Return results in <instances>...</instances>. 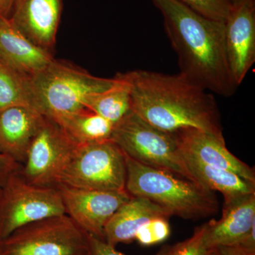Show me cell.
<instances>
[{"instance_id":"cell-18","label":"cell","mask_w":255,"mask_h":255,"mask_svg":"<svg viewBox=\"0 0 255 255\" xmlns=\"http://www.w3.org/2000/svg\"><path fill=\"white\" fill-rule=\"evenodd\" d=\"M182 154L196 182L210 191H219L223 199L255 193L254 183L230 171L208 165L183 151Z\"/></svg>"},{"instance_id":"cell-2","label":"cell","mask_w":255,"mask_h":255,"mask_svg":"<svg viewBox=\"0 0 255 255\" xmlns=\"http://www.w3.org/2000/svg\"><path fill=\"white\" fill-rule=\"evenodd\" d=\"M177 55L179 73L222 97L236 93L225 44L224 21L206 17L178 0H152Z\"/></svg>"},{"instance_id":"cell-15","label":"cell","mask_w":255,"mask_h":255,"mask_svg":"<svg viewBox=\"0 0 255 255\" xmlns=\"http://www.w3.org/2000/svg\"><path fill=\"white\" fill-rule=\"evenodd\" d=\"M44 116L35 109L16 106L0 111V154L23 164Z\"/></svg>"},{"instance_id":"cell-8","label":"cell","mask_w":255,"mask_h":255,"mask_svg":"<svg viewBox=\"0 0 255 255\" xmlns=\"http://www.w3.org/2000/svg\"><path fill=\"white\" fill-rule=\"evenodd\" d=\"M21 167L0 187V240L28 223L65 214L57 187L31 184L23 177Z\"/></svg>"},{"instance_id":"cell-17","label":"cell","mask_w":255,"mask_h":255,"mask_svg":"<svg viewBox=\"0 0 255 255\" xmlns=\"http://www.w3.org/2000/svg\"><path fill=\"white\" fill-rule=\"evenodd\" d=\"M163 208L145 198L131 196L109 220L104 230V241L116 247L135 241L139 228L157 217H170Z\"/></svg>"},{"instance_id":"cell-30","label":"cell","mask_w":255,"mask_h":255,"mask_svg":"<svg viewBox=\"0 0 255 255\" xmlns=\"http://www.w3.org/2000/svg\"><path fill=\"white\" fill-rule=\"evenodd\" d=\"M90 255V253H89V254H88V255Z\"/></svg>"},{"instance_id":"cell-29","label":"cell","mask_w":255,"mask_h":255,"mask_svg":"<svg viewBox=\"0 0 255 255\" xmlns=\"http://www.w3.org/2000/svg\"><path fill=\"white\" fill-rule=\"evenodd\" d=\"M231 2L232 3V4H235V3H237L238 1H241V0H230Z\"/></svg>"},{"instance_id":"cell-25","label":"cell","mask_w":255,"mask_h":255,"mask_svg":"<svg viewBox=\"0 0 255 255\" xmlns=\"http://www.w3.org/2000/svg\"><path fill=\"white\" fill-rule=\"evenodd\" d=\"M90 255H125L116 250L115 247L110 246L104 240L88 235ZM171 247L164 246L158 253L154 255H168Z\"/></svg>"},{"instance_id":"cell-21","label":"cell","mask_w":255,"mask_h":255,"mask_svg":"<svg viewBox=\"0 0 255 255\" xmlns=\"http://www.w3.org/2000/svg\"><path fill=\"white\" fill-rule=\"evenodd\" d=\"M16 106L35 109L31 78L0 60V111Z\"/></svg>"},{"instance_id":"cell-12","label":"cell","mask_w":255,"mask_h":255,"mask_svg":"<svg viewBox=\"0 0 255 255\" xmlns=\"http://www.w3.org/2000/svg\"><path fill=\"white\" fill-rule=\"evenodd\" d=\"M63 0H16L9 20L35 46L53 54Z\"/></svg>"},{"instance_id":"cell-9","label":"cell","mask_w":255,"mask_h":255,"mask_svg":"<svg viewBox=\"0 0 255 255\" xmlns=\"http://www.w3.org/2000/svg\"><path fill=\"white\" fill-rule=\"evenodd\" d=\"M78 145L55 121L44 116L21 167L23 177L34 185L56 187Z\"/></svg>"},{"instance_id":"cell-3","label":"cell","mask_w":255,"mask_h":255,"mask_svg":"<svg viewBox=\"0 0 255 255\" xmlns=\"http://www.w3.org/2000/svg\"><path fill=\"white\" fill-rule=\"evenodd\" d=\"M125 154V153H124ZM126 190L163 208L171 216L199 219L216 214L219 207L214 191L161 169L140 163L126 155Z\"/></svg>"},{"instance_id":"cell-23","label":"cell","mask_w":255,"mask_h":255,"mask_svg":"<svg viewBox=\"0 0 255 255\" xmlns=\"http://www.w3.org/2000/svg\"><path fill=\"white\" fill-rule=\"evenodd\" d=\"M178 1L206 17L220 21H226L233 6L230 0H178Z\"/></svg>"},{"instance_id":"cell-13","label":"cell","mask_w":255,"mask_h":255,"mask_svg":"<svg viewBox=\"0 0 255 255\" xmlns=\"http://www.w3.org/2000/svg\"><path fill=\"white\" fill-rule=\"evenodd\" d=\"M255 226V193L224 199L222 216L205 223L206 249L237 244Z\"/></svg>"},{"instance_id":"cell-10","label":"cell","mask_w":255,"mask_h":255,"mask_svg":"<svg viewBox=\"0 0 255 255\" xmlns=\"http://www.w3.org/2000/svg\"><path fill=\"white\" fill-rule=\"evenodd\" d=\"M65 214L85 231L104 240V230L109 220L131 196L127 191L92 190L56 186Z\"/></svg>"},{"instance_id":"cell-22","label":"cell","mask_w":255,"mask_h":255,"mask_svg":"<svg viewBox=\"0 0 255 255\" xmlns=\"http://www.w3.org/2000/svg\"><path fill=\"white\" fill-rule=\"evenodd\" d=\"M170 233L168 218H154L139 228L135 241L142 246H152L165 241Z\"/></svg>"},{"instance_id":"cell-20","label":"cell","mask_w":255,"mask_h":255,"mask_svg":"<svg viewBox=\"0 0 255 255\" xmlns=\"http://www.w3.org/2000/svg\"><path fill=\"white\" fill-rule=\"evenodd\" d=\"M117 83L109 90L88 96L84 101L87 110L117 124L132 112L130 87L125 80L116 75Z\"/></svg>"},{"instance_id":"cell-14","label":"cell","mask_w":255,"mask_h":255,"mask_svg":"<svg viewBox=\"0 0 255 255\" xmlns=\"http://www.w3.org/2000/svg\"><path fill=\"white\" fill-rule=\"evenodd\" d=\"M183 152L208 165L226 169L255 184V172L228 150L225 139L194 128L175 132Z\"/></svg>"},{"instance_id":"cell-24","label":"cell","mask_w":255,"mask_h":255,"mask_svg":"<svg viewBox=\"0 0 255 255\" xmlns=\"http://www.w3.org/2000/svg\"><path fill=\"white\" fill-rule=\"evenodd\" d=\"M204 232L205 224L196 228L191 237L171 247L168 255H205Z\"/></svg>"},{"instance_id":"cell-11","label":"cell","mask_w":255,"mask_h":255,"mask_svg":"<svg viewBox=\"0 0 255 255\" xmlns=\"http://www.w3.org/2000/svg\"><path fill=\"white\" fill-rule=\"evenodd\" d=\"M224 23L228 64L239 86L255 62V0L233 4Z\"/></svg>"},{"instance_id":"cell-7","label":"cell","mask_w":255,"mask_h":255,"mask_svg":"<svg viewBox=\"0 0 255 255\" xmlns=\"http://www.w3.org/2000/svg\"><path fill=\"white\" fill-rule=\"evenodd\" d=\"M125 154L112 140L80 144L65 166L58 184L92 190H126Z\"/></svg>"},{"instance_id":"cell-19","label":"cell","mask_w":255,"mask_h":255,"mask_svg":"<svg viewBox=\"0 0 255 255\" xmlns=\"http://www.w3.org/2000/svg\"><path fill=\"white\" fill-rule=\"evenodd\" d=\"M51 119L79 145L111 140L114 130V124L88 110L62 114Z\"/></svg>"},{"instance_id":"cell-1","label":"cell","mask_w":255,"mask_h":255,"mask_svg":"<svg viewBox=\"0 0 255 255\" xmlns=\"http://www.w3.org/2000/svg\"><path fill=\"white\" fill-rule=\"evenodd\" d=\"M117 75L128 84L132 112L147 123L167 132L194 128L225 139L214 95L183 74L136 70Z\"/></svg>"},{"instance_id":"cell-6","label":"cell","mask_w":255,"mask_h":255,"mask_svg":"<svg viewBox=\"0 0 255 255\" xmlns=\"http://www.w3.org/2000/svg\"><path fill=\"white\" fill-rule=\"evenodd\" d=\"M88 234L66 214L25 225L0 240V255H87Z\"/></svg>"},{"instance_id":"cell-4","label":"cell","mask_w":255,"mask_h":255,"mask_svg":"<svg viewBox=\"0 0 255 255\" xmlns=\"http://www.w3.org/2000/svg\"><path fill=\"white\" fill-rule=\"evenodd\" d=\"M31 82L35 109L53 118L87 110L83 105L87 97L112 88L118 80L96 77L73 63L54 58Z\"/></svg>"},{"instance_id":"cell-26","label":"cell","mask_w":255,"mask_h":255,"mask_svg":"<svg viewBox=\"0 0 255 255\" xmlns=\"http://www.w3.org/2000/svg\"><path fill=\"white\" fill-rule=\"evenodd\" d=\"M205 255H255V251L246 249L239 244H233L208 248Z\"/></svg>"},{"instance_id":"cell-5","label":"cell","mask_w":255,"mask_h":255,"mask_svg":"<svg viewBox=\"0 0 255 255\" xmlns=\"http://www.w3.org/2000/svg\"><path fill=\"white\" fill-rule=\"evenodd\" d=\"M111 140L140 163L197 183L187 167L175 132L159 130L132 111L114 125Z\"/></svg>"},{"instance_id":"cell-27","label":"cell","mask_w":255,"mask_h":255,"mask_svg":"<svg viewBox=\"0 0 255 255\" xmlns=\"http://www.w3.org/2000/svg\"><path fill=\"white\" fill-rule=\"evenodd\" d=\"M20 165L21 164L16 163L9 157L0 154V187L4 184L8 176Z\"/></svg>"},{"instance_id":"cell-28","label":"cell","mask_w":255,"mask_h":255,"mask_svg":"<svg viewBox=\"0 0 255 255\" xmlns=\"http://www.w3.org/2000/svg\"><path fill=\"white\" fill-rule=\"evenodd\" d=\"M16 0H0V18H9Z\"/></svg>"},{"instance_id":"cell-16","label":"cell","mask_w":255,"mask_h":255,"mask_svg":"<svg viewBox=\"0 0 255 255\" xmlns=\"http://www.w3.org/2000/svg\"><path fill=\"white\" fill-rule=\"evenodd\" d=\"M54 59L53 54L35 46L23 36L9 18H0V60L31 78Z\"/></svg>"}]
</instances>
